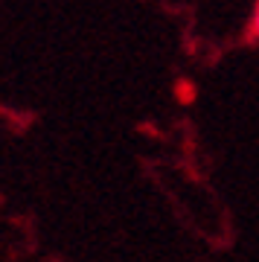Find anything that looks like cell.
<instances>
[{
    "mask_svg": "<svg viewBox=\"0 0 259 262\" xmlns=\"http://www.w3.org/2000/svg\"><path fill=\"white\" fill-rule=\"evenodd\" d=\"M253 35L259 38V3H256V15H253Z\"/></svg>",
    "mask_w": 259,
    "mask_h": 262,
    "instance_id": "1",
    "label": "cell"
}]
</instances>
